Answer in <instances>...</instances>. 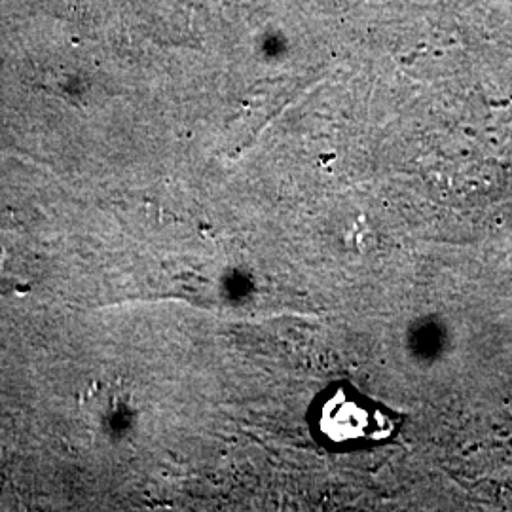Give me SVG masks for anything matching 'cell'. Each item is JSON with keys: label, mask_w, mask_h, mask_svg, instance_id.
<instances>
[{"label": "cell", "mask_w": 512, "mask_h": 512, "mask_svg": "<svg viewBox=\"0 0 512 512\" xmlns=\"http://www.w3.org/2000/svg\"><path fill=\"white\" fill-rule=\"evenodd\" d=\"M310 423L317 440L330 450L380 444L397 431L391 412L346 385H334L317 397Z\"/></svg>", "instance_id": "cell-1"}, {"label": "cell", "mask_w": 512, "mask_h": 512, "mask_svg": "<svg viewBox=\"0 0 512 512\" xmlns=\"http://www.w3.org/2000/svg\"><path fill=\"white\" fill-rule=\"evenodd\" d=\"M18 289H27V287L21 285L16 255L0 247V291H18Z\"/></svg>", "instance_id": "cell-2"}]
</instances>
